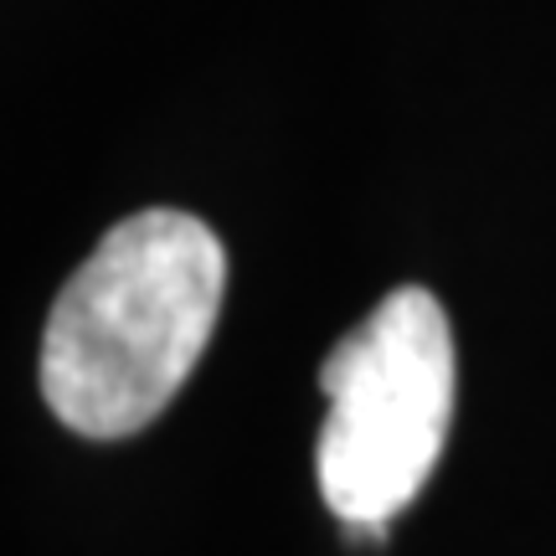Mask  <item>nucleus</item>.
<instances>
[{"label": "nucleus", "instance_id": "1", "mask_svg": "<svg viewBox=\"0 0 556 556\" xmlns=\"http://www.w3.org/2000/svg\"><path fill=\"white\" fill-rule=\"evenodd\" d=\"M227 248L191 212H135L62 283L41 336V397L83 438L150 428L217 330Z\"/></svg>", "mask_w": 556, "mask_h": 556}, {"label": "nucleus", "instance_id": "2", "mask_svg": "<svg viewBox=\"0 0 556 556\" xmlns=\"http://www.w3.org/2000/svg\"><path fill=\"white\" fill-rule=\"evenodd\" d=\"M330 402L319 495L351 531H381L438 469L454 417V330L428 289H392L319 366Z\"/></svg>", "mask_w": 556, "mask_h": 556}]
</instances>
